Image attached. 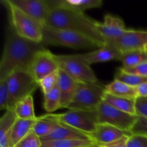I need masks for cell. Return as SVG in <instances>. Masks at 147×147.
Masks as SVG:
<instances>
[{
  "instance_id": "9",
  "label": "cell",
  "mask_w": 147,
  "mask_h": 147,
  "mask_svg": "<svg viewBox=\"0 0 147 147\" xmlns=\"http://www.w3.org/2000/svg\"><path fill=\"white\" fill-rule=\"evenodd\" d=\"M96 111L98 123L111 125L130 133L138 117V116H134L121 111L104 100L100 103Z\"/></svg>"
},
{
  "instance_id": "14",
  "label": "cell",
  "mask_w": 147,
  "mask_h": 147,
  "mask_svg": "<svg viewBox=\"0 0 147 147\" xmlns=\"http://www.w3.org/2000/svg\"><path fill=\"white\" fill-rule=\"evenodd\" d=\"M121 53L113 42H106L104 45L98 48V50L83 54L76 55L90 65L93 63L106 62L111 60H119Z\"/></svg>"
},
{
  "instance_id": "30",
  "label": "cell",
  "mask_w": 147,
  "mask_h": 147,
  "mask_svg": "<svg viewBox=\"0 0 147 147\" xmlns=\"http://www.w3.org/2000/svg\"><path fill=\"white\" fill-rule=\"evenodd\" d=\"M42 142L40 138L32 130L25 137L19 142L14 147H41Z\"/></svg>"
},
{
  "instance_id": "15",
  "label": "cell",
  "mask_w": 147,
  "mask_h": 147,
  "mask_svg": "<svg viewBox=\"0 0 147 147\" xmlns=\"http://www.w3.org/2000/svg\"><path fill=\"white\" fill-rule=\"evenodd\" d=\"M130 132H126L115 126L105 123H98L93 133L90 135L92 141L98 146L115 142L125 136H131Z\"/></svg>"
},
{
  "instance_id": "7",
  "label": "cell",
  "mask_w": 147,
  "mask_h": 147,
  "mask_svg": "<svg viewBox=\"0 0 147 147\" xmlns=\"http://www.w3.org/2000/svg\"><path fill=\"white\" fill-rule=\"evenodd\" d=\"M55 58L59 68L78 83L98 82L90 65L78 57L77 55H55Z\"/></svg>"
},
{
  "instance_id": "12",
  "label": "cell",
  "mask_w": 147,
  "mask_h": 147,
  "mask_svg": "<svg viewBox=\"0 0 147 147\" xmlns=\"http://www.w3.org/2000/svg\"><path fill=\"white\" fill-rule=\"evenodd\" d=\"M111 42L121 53L132 50H144L147 45V31L127 29L122 37Z\"/></svg>"
},
{
  "instance_id": "13",
  "label": "cell",
  "mask_w": 147,
  "mask_h": 147,
  "mask_svg": "<svg viewBox=\"0 0 147 147\" xmlns=\"http://www.w3.org/2000/svg\"><path fill=\"white\" fill-rule=\"evenodd\" d=\"M97 29L106 42L118 40L127 30L121 18L110 14L105 15L103 22H97Z\"/></svg>"
},
{
  "instance_id": "11",
  "label": "cell",
  "mask_w": 147,
  "mask_h": 147,
  "mask_svg": "<svg viewBox=\"0 0 147 147\" xmlns=\"http://www.w3.org/2000/svg\"><path fill=\"white\" fill-rule=\"evenodd\" d=\"M20 10L41 24H45L51 10L47 0H9Z\"/></svg>"
},
{
  "instance_id": "33",
  "label": "cell",
  "mask_w": 147,
  "mask_h": 147,
  "mask_svg": "<svg viewBox=\"0 0 147 147\" xmlns=\"http://www.w3.org/2000/svg\"><path fill=\"white\" fill-rule=\"evenodd\" d=\"M121 70L129 74L136 75V76L147 77V62L142 63L138 65L134 66L131 67H120Z\"/></svg>"
},
{
  "instance_id": "32",
  "label": "cell",
  "mask_w": 147,
  "mask_h": 147,
  "mask_svg": "<svg viewBox=\"0 0 147 147\" xmlns=\"http://www.w3.org/2000/svg\"><path fill=\"white\" fill-rule=\"evenodd\" d=\"M9 99V89L7 79L0 80V109L7 110Z\"/></svg>"
},
{
  "instance_id": "37",
  "label": "cell",
  "mask_w": 147,
  "mask_h": 147,
  "mask_svg": "<svg viewBox=\"0 0 147 147\" xmlns=\"http://www.w3.org/2000/svg\"><path fill=\"white\" fill-rule=\"evenodd\" d=\"M137 96L139 97H147V81L136 87Z\"/></svg>"
},
{
  "instance_id": "39",
  "label": "cell",
  "mask_w": 147,
  "mask_h": 147,
  "mask_svg": "<svg viewBox=\"0 0 147 147\" xmlns=\"http://www.w3.org/2000/svg\"><path fill=\"white\" fill-rule=\"evenodd\" d=\"M91 147H98V146H91Z\"/></svg>"
},
{
  "instance_id": "20",
  "label": "cell",
  "mask_w": 147,
  "mask_h": 147,
  "mask_svg": "<svg viewBox=\"0 0 147 147\" xmlns=\"http://www.w3.org/2000/svg\"><path fill=\"white\" fill-rule=\"evenodd\" d=\"M38 118L31 120L17 119L10 131L11 140L14 146L32 130Z\"/></svg>"
},
{
  "instance_id": "29",
  "label": "cell",
  "mask_w": 147,
  "mask_h": 147,
  "mask_svg": "<svg viewBox=\"0 0 147 147\" xmlns=\"http://www.w3.org/2000/svg\"><path fill=\"white\" fill-rule=\"evenodd\" d=\"M59 78V70L52 74L49 75L47 77L42 79L38 83L39 86L42 88L44 94L49 93L50 90L57 87V82Z\"/></svg>"
},
{
  "instance_id": "6",
  "label": "cell",
  "mask_w": 147,
  "mask_h": 147,
  "mask_svg": "<svg viewBox=\"0 0 147 147\" xmlns=\"http://www.w3.org/2000/svg\"><path fill=\"white\" fill-rule=\"evenodd\" d=\"M9 99L7 110H14L17 103L32 96L39 85L29 72L17 70L7 78Z\"/></svg>"
},
{
  "instance_id": "5",
  "label": "cell",
  "mask_w": 147,
  "mask_h": 147,
  "mask_svg": "<svg viewBox=\"0 0 147 147\" xmlns=\"http://www.w3.org/2000/svg\"><path fill=\"white\" fill-rule=\"evenodd\" d=\"M8 9L10 24L14 31L22 37L36 42H42V24L26 14L9 0L4 1Z\"/></svg>"
},
{
  "instance_id": "18",
  "label": "cell",
  "mask_w": 147,
  "mask_h": 147,
  "mask_svg": "<svg viewBox=\"0 0 147 147\" xmlns=\"http://www.w3.org/2000/svg\"><path fill=\"white\" fill-rule=\"evenodd\" d=\"M41 142L62 140V139H80V140H91L90 135L80 131L73 128L67 126L60 123V126L52 132L48 136L40 138Z\"/></svg>"
},
{
  "instance_id": "16",
  "label": "cell",
  "mask_w": 147,
  "mask_h": 147,
  "mask_svg": "<svg viewBox=\"0 0 147 147\" xmlns=\"http://www.w3.org/2000/svg\"><path fill=\"white\" fill-rule=\"evenodd\" d=\"M77 83L65 72L59 68L57 88L60 94L61 109H67L71 103L77 89Z\"/></svg>"
},
{
  "instance_id": "23",
  "label": "cell",
  "mask_w": 147,
  "mask_h": 147,
  "mask_svg": "<svg viewBox=\"0 0 147 147\" xmlns=\"http://www.w3.org/2000/svg\"><path fill=\"white\" fill-rule=\"evenodd\" d=\"M119 60L123 67H131L147 62V52L145 50H132L122 53Z\"/></svg>"
},
{
  "instance_id": "1",
  "label": "cell",
  "mask_w": 147,
  "mask_h": 147,
  "mask_svg": "<svg viewBox=\"0 0 147 147\" xmlns=\"http://www.w3.org/2000/svg\"><path fill=\"white\" fill-rule=\"evenodd\" d=\"M45 49L42 42L20 37L9 25L0 61V80L7 79L17 70L30 73L32 63L37 53Z\"/></svg>"
},
{
  "instance_id": "34",
  "label": "cell",
  "mask_w": 147,
  "mask_h": 147,
  "mask_svg": "<svg viewBox=\"0 0 147 147\" xmlns=\"http://www.w3.org/2000/svg\"><path fill=\"white\" fill-rule=\"evenodd\" d=\"M126 147H147V137L141 135H131L129 137Z\"/></svg>"
},
{
  "instance_id": "19",
  "label": "cell",
  "mask_w": 147,
  "mask_h": 147,
  "mask_svg": "<svg viewBox=\"0 0 147 147\" xmlns=\"http://www.w3.org/2000/svg\"><path fill=\"white\" fill-rule=\"evenodd\" d=\"M103 100L113 107L127 113L129 114L137 116L136 111V100L126 98L118 97L108 93H105Z\"/></svg>"
},
{
  "instance_id": "8",
  "label": "cell",
  "mask_w": 147,
  "mask_h": 147,
  "mask_svg": "<svg viewBox=\"0 0 147 147\" xmlns=\"http://www.w3.org/2000/svg\"><path fill=\"white\" fill-rule=\"evenodd\" d=\"M47 117L90 135L95 131L98 125L97 111L68 110L60 114H46Z\"/></svg>"
},
{
  "instance_id": "27",
  "label": "cell",
  "mask_w": 147,
  "mask_h": 147,
  "mask_svg": "<svg viewBox=\"0 0 147 147\" xmlns=\"http://www.w3.org/2000/svg\"><path fill=\"white\" fill-rule=\"evenodd\" d=\"M17 116L14 110H7L0 119V138L10 131L17 120Z\"/></svg>"
},
{
  "instance_id": "17",
  "label": "cell",
  "mask_w": 147,
  "mask_h": 147,
  "mask_svg": "<svg viewBox=\"0 0 147 147\" xmlns=\"http://www.w3.org/2000/svg\"><path fill=\"white\" fill-rule=\"evenodd\" d=\"M48 2L51 8L59 7L82 14L89 9L100 7L103 4L101 0H49Z\"/></svg>"
},
{
  "instance_id": "36",
  "label": "cell",
  "mask_w": 147,
  "mask_h": 147,
  "mask_svg": "<svg viewBox=\"0 0 147 147\" xmlns=\"http://www.w3.org/2000/svg\"><path fill=\"white\" fill-rule=\"evenodd\" d=\"M129 136H125L115 142H111V143L106 144H102L98 146V147H126L128 139Z\"/></svg>"
},
{
  "instance_id": "3",
  "label": "cell",
  "mask_w": 147,
  "mask_h": 147,
  "mask_svg": "<svg viewBox=\"0 0 147 147\" xmlns=\"http://www.w3.org/2000/svg\"><path fill=\"white\" fill-rule=\"evenodd\" d=\"M44 46H63L70 48L80 49L99 48L100 46L90 37L70 30L53 28L42 25V40Z\"/></svg>"
},
{
  "instance_id": "10",
  "label": "cell",
  "mask_w": 147,
  "mask_h": 147,
  "mask_svg": "<svg viewBox=\"0 0 147 147\" xmlns=\"http://www.w3.org/2000/svg\"><path fill=\"white\" fill-rule=\"evenodd\" d=\"M58 70L59 67L55 58V55L45 49L40 51L35 55L32 63L30 73L38 83L42 79Z\"/></svg>"
},
{
  "instance_id": "24",
  "label": "cell",
  "mask_w": 147,
  "mask_h": 147,
  "mask_svg": "<svg viewBox=\"0 0 147 147\" xmlns=\"http://www.w3.org/2000/svg\"><path fill=\"white\" fill-rule=\"evenodd\" d=\"M17 118L24 120L37 119L34 113L32 96H30L19 102L14 109Z\"/></svg>"
},
{
  "instance_id": "26",
  "label": "cell",
  "mask_w": 147,
  "mask_h": 147,
  "mask_svg": "<svg viewBox=\"0 0 147 147\" xmlns=\"http://www.w3.org/2000/svg\"><path fill=\"white\" fill-rule=\"evenodd\" d=\"M44 109L48 113L55 111L59 109H61V100L60 94L58 88H55L49 93L44 94Z\"/></svg>"
},
{
  "instance_id": "22",
  "label": "cell",
  "mask_w": 147,
  "mask_h": 147,
  "mask_svg": "<svg viewBox=\"0 0 147 147\" xmlns=\"http://www.w3.org/2000/svg\"><path fill=\"white\" fill-rule=\"evenodd\" d=\"M60 126V122L47 117V115L38 117L32 130L40 138L45 137L54 131Z\"/></svg>"
},
{
  "instance_id": "2",
  "label": "cell",
  "mask_w": 147,
  "mask_h": 147,
  "mask_svg": "<svg viewBox=\"0 0 147 147\" xmlns=\"http://www.w3.org/2000/svg\"><path fill=\"white\" fill-rule=\"evenodd\" d=\"M45 24L53 28L70 30L87 36L96 41L100 47L106 42L98 30L97 22L82 13L53 7L51 8Z\"/></svg>"
},
{
  "instance_id": "28",
  "label": "cell",
  "mask_w": 147,
  "mask_h": 147,
  "mask_svg": "<svg viewBox=\"0 0 147 147\" xmlns=\"http://www.w3.org/2000/svg\"><path fill=\"white\" fill-rule=\"evenodd\" d=\"M115 80H118L121 81L129 86H133V87H138L142 83L147 81V77H142V76H136L134 74H129L121 70L119 71L115 75Z\"/></svg>"
},
{
  "instance_id": "31",
  "label": "cell",
  "mask_w": 147,
  "mask_h": 147,
  "mask_svg": "<svg viewBox=\"0 0 147 147\" xmlns=\"http://www.w3.org/2000/svg\"><path fill=\"white\" fill-rule=\"evenodd\" d=\"M131 133L132 135H141L147 137V118L138 116Z\"/></svg>"
},
{
  "instance_id": "38",
  "label": "cell",
  "mask_w": 147,
  "mask_h": 147,
  "mask_svg": "<svg viewBox=\"0 0 147 147\" xmlns=\"http://www.w3.org/2000/svg\"><path fill=\"white\" fill-rule=\"evenodd\" d=\"M144 50L145 51H146L147 52V45L146 46H145V47H144Z\"/></svg>"
},
{
  "instance_id": "25",
  "label": "cell",
  "mask_w": 147,
  "mask_h": 147,
  "mask_svg": "<svg viewBox=\"0 0 147 147\" xmlns=\"http://www.w3.org/2000/svg\"><path fill=\"white\" fill-rule=\"evenodd\" d=\"M97 145L91 140L62 139L42 142L41 147H91Z\"/></svg>"
},
{
  "instance_id": "4",
  "label": "cell",
  "mask_w": 147,
  "mask_h": 147,
  "mask_svg": "<svg viewBox=\"0 0 147 147\" xmlns=\"http://www.w3.org/2000/svg\"><path fill=\"white\" fill-rule=\"evenodd\" d=\"M106 86L100 82L78 83L76 93L67 109L85 111H96L103 101Z\"/></svg>"
},
{
  "instance_id": "21",
  "label": "cell",
  "mask_w": 147,
  "mask_h": 147,
  "mask_svg": "<svg viewBox=\"0 0 147 147\" xmlns=\"http://www.w3.org/2000/svg\"><path fill=\"white\" fill-rule=\"evenodd\" d=\"M106 93L118 97L135 99L138 98L136 88L129 86L118 80H114L110 84L106 86Z\"/></svg>"
},
{
  "instance_id": "35",
  "label": "cell",
  "mask_w": 147,
  "mask_h": 147,
  "mask_svg": "<svg viewBox=\"0 0 147 147\" xmlns=\"http://www.w3.org/2000/svg\"><path fill=\"white\" fill-rule=\"evenodd\" d=\"M136 111L137 116L147 118V97H139L136 99Z\"/></svg>"
}]
</instances>
